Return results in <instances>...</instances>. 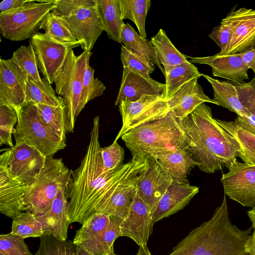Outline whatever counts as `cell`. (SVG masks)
I'll list each match as a JSON object with an SVG mask.
<instances>
[{"label":"cell","mask_w":255,"mask_h":255,"mask_svg":"<svg viewBox=\"0 0 255 255\" xmlns=\"http://www.w3.org/2000/svg\"><path fill=\"white\" fill-rule=\"evenodd\" d=\"M92 53L83 51L76 55L73 50L66 57L57 73L54 84L55 92L65 100L68 108L69 132H73L78 112L83 79Z\"/></svg>","instance_id":"52a82bcc"},{"label":"cell","mask_w":255,"mask_h":255,"mask_svg":"<svg viewBox=\"0 0 255 255\" xmlns=\"http://www.w3.org/2000/svg\"><path fill=\"white\" fill-rule=\"evenodd\" d=\"M220 48V55H225L227 52L232 37V31L227 25L221 23L214 27L208 35Z\"/></svg>","instance_id":"7dc6e473"},{"label":"cell","mask_w":255,"mask_h":255,"mask_svg":"<svg viewBox=\"0 0 255 255\" xmlns=\"http://www.w3.org/2000/svg\"><path fill=\"white\" fill-rule=\"evenodd\" d=\"M222 174L225 194L244 207H255V165L236 159Z\"/></svg>","instance_id":"7c38bea8"},{"label":"cell","mask_w":255,"mask_h":255,"mask_svg":"<svg viewBox=\"0 0 255 255\" xmlns=\"http://www.w3.org/2000/svg\"><path fill=\"white\" fill-rule=\"evenodd\" d=\"M165 84L153 79L150 75L130 68L123 67L121 86L115 106H119L122 101H136L144 95L163 94Z\"/></svg>","instance_id":"e0dca14e"},{"label":"cell","mask_w":255,"mask_h":255,"mask_svg":"<svg viewBox=\"0 0 255 255\" xmlns=\"http://www.w3.org/2000/svg\"><path fill=\"white\" fill-rule=\"evenodd\" d=\"M16 112L18 122L12 133L15 144L34 146L46 157L66 146V142L44 123L34 102H24Z\"/></svg>","instance_id":"5b68a950"},{"label":"cell","mask_w":255,"mask_h":255,"mask_svg":"<svg viewBox=\"0 0 255 255\" xmlns=\"http://www.w3.org/2000/svg\"><path fill=\"white\" fill-rule=\"evenodd\" d=\"M105 255H117L114 252H110Z\"/></svg>","instance_id":"9f6ffc18"},{"label":"cell","mask_w":255,"mask_h":255,"mask_svg":"<svg viewBox=\"0 0 255 255\" xmlns=\"http://www.w3.org/2000/svg\"><path fill=\"white\" fill-rule=\"evenodd\" d=\"M121 138L132 157L144 160L183 147V142L179 120L170 112L161 119L131 129Z\"/></svg>","instance_id":"277c9868"},{"label":"cell","mask_w":255,"mask_h":255,"mask_svg":"<svg viewBox=\"0 0 255 255\" xmlns=\"http://www.w3.org/2000/svg\"><path fill=\"white\" fill-rule=\"evenodd\" d=\"M119 109L123 124L115 141L131 129L161 119L170 112L163 94L144 95L135 102L122 101Z\"/></svg>","instance_id":"30bf717a"},{"label":"cell","mask_w":255,"mask_h":255,"mask_svg":"<svg viewBox=\"0 0 255 255\" xmlns=\"http://www.w3.org/2000/svg\"><path fill=\"white\" fill-rule=\"evenodd\" d=\"M95 8L102 26L110 39L122 43V19L119 0H94Z\"/></svg>","instance_id":"cb8c5ba5"},{"label":"cell","mask_w":255,"mask_h":255,"mask_svg":"<svg viewBox=\"0 0 255 255\" xmlns=\"http://www.w3.org/2000/svg\"><path fill=\"white\" fill-rule=\"evenodd\" d=\"M150 41L165 73L171 68L188 61L187 56L174 46L161 28L151 38Z\"/></svg>","instance_id":"4316f807"},{"label":"cell","mask_w":255,"mask_h":255,"mask_svg":"<svg viewBox=\"0 0 255 255\" xmlns=\"http://www.w3.org/2000/svg\"><path fill=\"white\" fill-rule=\"evenodd\" d=\"M101 153L105 170H111L123 164L124 149L117 141H114L111 145L101 147Z\"/></svg>","instance_id":"f6af8a7d"},{"label":"cell","mask_w":255,"mask_h":255,"mask_svg":"<svg viewBox=\"0 0 255 255\" xmlns=\"http://www.w3.org/2000/svg\"><path fill=\"white\" fill-rule=\"evenodd\" d=\"M64 99L56 95L55 91L45 78L42 82H37L28 78L26 86L25 102L32 101L35 104L58 106Z\"/></svg>","instance_id":"d6a6232c"},{"label":"cell","mask_w":255,"mask_h":255,"mask_svg":"<svg viewBox=\"0 0 255 255\" xmlns=\"http://www.w3.org/2000/svg\"><path fill=\"white\" fill-rule=\"evenodd\" d=\"M56 7L51 0H29L21 7L0 14V33L11 41L31 38L46 15Z\"/></svg>","instance_id":"ba28073f"},{"label":"cell","mask_w":255,"mask_h":255,"mask_svg":"<svg viewBox=\"0 0 255 255\" xmlns=\"http://www.w3.org/2000/svg\"><path fill=\"white\" fill-rule=\"evenodd\" d=\"M10 60L15 64L28 78L42 82L39 73L36 55L32 45H22L12 53Z\"/></svg>","instance_id":"d590c367"},{"label":"cell","mask_w":255,"mask_h":255,"mask_svg":"<svg viewBox=\"0 0 255 255\" xmlns=\"http://www.w3.org/2000/svg\"><path fill=\"white\" fill-rule=\"evenodd\" d=\"M67 184L59 189L48 211L34 214L42 225L44 235H52L63 241H67L70 224L67 217L68 202L65 195Z\"/></svg>","instance_id":"d6986e66"},{"label":"cell","mask_w":255,"mask_h":255,"mask_svg":"<svg viewBox=\"0 0 255 255\" xmlns=\"http://www.w3.org/2000/svg\"><path fill=\"white\" fill-rule=\"evenodd\" d=\"M232 31L229 47L225 55H234L255 48V9L241 7L231 11L222 19Z\"/></svg>","instance_id":"4fadbf2b"},{"label":"cell","mask_w":255,"mask_h":255,"mask_svg":"<svg viewBox=\"0 0 255 255\" xmlns=\"http://www.w3.org/2000/svg\"><path fill=\"white\" fill-rule=\"evenodd\" d=\"M235 121L241 128L255 135V117L251 114L237 115Z\"/></svg>","instance_id":"c3c4849f"},{"label":"cell","mask_w":255,"mask_h":255,"mask_svg":"<svg viewBox=\"0 0 255 255\" xmlns=\"http://www.w3.org/2000/svg\"><path fill=\"white\" fill-rule=\"evenodd\" d=\"M217 122L237 140L241 147L238 156L244 162L255 165V135L241 128L236 121L216 119Z\"/></svg>","instance_id":"1f68e13d"},{"label":"cell","mask_w":255,"mask_h":255,"mask_svg":"<svg viewBox=\"0 0 255 255\" xmlns=\"http://www.w3.org/2000/svg\"><path fill=\"white\" fill-rule=\"evenodd\" d=\"M252 228L242 230L232 224L225 194L212 218L192 230L168 255H250L245 246Z\"/></svg>","instance_id":"3957f363"},{"label":"cell","mask_w":255,"mask_h":255,"mask_svg":"<svg viewBox=\"0 0 255 255\" xmlns=\"http://www.w3.org/2000/svg\"><path fill=\"white\" fill-rule=\"evenodd\" d=\"M192 63L206 64L212 68L215 77L223 78L234 84L245 83L249 79V69L243 62L239 54L220 55L218 53L205 57H188Z\"/></svg>","instance_id":"ffe728a7"},{"label":"cell","mask_w":255,"mask_h":255,"mask_svg":"<svg viewBox=\"0 0 255 255\" xmlns=\"http://www.w3.org/2000/svg\"><path fill=\"white\" fill-rule=\"evenodd\" d=\"M38 69L50 84L54 83L69 52L81 46L80 41L62 42L45 33L37 32L30 38Z\"/></svg>","instance_id":"8fae6325"},{"label":"cell","mask_w":255,"mask_h":255,"mask_svg":"<svg viewBox=\"0 0 255 255\" xmlns=\"http://www.w3.org/2000/svg\"><path fill=\"white\" fill-rule=\"evenodd\" d=\"M197 80L194 79L184 85L167 100L170 112L179 120L184 119L203 103L207 102L220 106L214 99H211L204 93Z\"/></svg>","instance_id":"44dd1931"},{"label":"cell","mask_w":255,"mask_h":255,"mask_svg":"<svg viewBox=\"0 0 255 255\" xmlns=\"http://www.w3.org/2000/svg\"><path fill=\"white\" fill-rule=\"evenodd\" d=\"M0 168L13 180L29 185L44 166L46 157L35 147L25 143L2 149Z\"/></svg>","instance_id":"9c48e42d"},{"label":"cell","mask_w":255,"mask_h":255,"mask_svg":"<svg viewBox=\"0 0 255 255\" xmlns=\"http://www.w3.org/2000/svg\"><path fill=\"white\" fill-rule=\"evenodd\" d=\"M29 0H3L0 3V14H2L22 7Z\"/></svg>","instance_id":"681fc988"},{"label":"cell","mask_w":255,"mask_h":255,"mask_svg":"<svg viewBox=\"0 0 255 255\" xmlns=\"http://www.w3.org/2000/svg\"><path fill=\"white\" fill-rule=\"evenodd\" d=\"M121 41L128 49L152 62L165 76V70L159 63L150 41L142 38L128 23H125L122 27Z\"/></svg>","instance_id":"83f0119b"},{"label":"cell","mask_w":255,"mask_h":255,"mask_svg":"<svg viewBox=\"0 0 255 255\" xmlns=\"http://www.w3.org/2000/svg\"><path fill=\"white\" fill-rule=\"evenodd\" d=\"M0 255H33L24 239L10 233L0 235Z\"/></svg>","instance_id":"7bdbcfd3"},{"label":"cell","mask_w":255,"mask_h":255,"mask_svg":"<svg viewBox=\"0 0 255 255\" xmlns=\"http://www.w3.org/2000/svg\"><path fill=\"white\" fill-rule=\"evenodd\" d=\"M154 223L152 213L136 193L127 216L121 221V236L130 238L139 246H146Z\"/></svg>","instance_id":"2e32d148"},{"label":"cell","mask_w":255,"mask_h":255,"mask_svg":"<svg viewBox=\"0 0 255 255\" xmlns=\"http://www.w3.org/2000/svg\"><path fill=\"white\" fill-rule=\"evenodd\" d=\"M94 69L87 64L83 79L78 112L80 113L86 105L91 100L104 94L106 87L97 78L94 77Z\"/></svg>","instance_id":"f35d334b"},{"label":"cell","mask_w":255,"mask_h":255,"mask_svg":"<svg viewBox=\"0 0 255 255\" xmlns=\"http://www.w3.org/2000/svg\"><path fill=\"white\" fill-rule=\"evenodd\" d=\"M110 220V215L101 213L94 214L85 220L82 227L76 231L73 243L85 248L104 233Z\"/></svg>","instance_id":"f546056e"},{"label":"cell","mask_w":255,"mask_h":255,"mask_svg":"<svg viewBox=\"0 0 255 255\" xmlns=\"http://www.w3.org/2000/svg\"><path fill=\"white\" fill-rule=\"evenodd\" d=\"M238 54L245 65L253 70L255 77V48Z\"/></svg>","instance_id":"f907efd6"},{"label":"cell","mask_w":255,"mask_h":255,"mask_svg":"<svg viewBox=\"0 0 255 255\" xmlns=\"http://www.w3.org/2000/svg\"><path fill=\"white\" fill-rule=\"evenodd\" d=\"M28 77L10 59H0V105L10 106L17 111L25 101Z\"/></svg>","instance_id":"9a60e30c"},{"label":"cell","mask_w":255,"mask_h":255,"mask_svg":"<svg viewBox=\"0 0 255 255\" xmlns=\"http://www.w3.org/2000/svg\"><path fill=\"white\" fill-rule=\"evenodd\" d=\"M123 20L129 19L136 25L138 34L146 38L145 19L149 11L150 0H119Z\"/></svg>","instance_id":"836d02e7"},{"label":"cell","mask_w":255,"mask_h":255,"mask_svg":"<svg viewBox=\"0 0 255 255\" xmlns=\"http://www.w3.org/2000/svg\"><path fill=\"white\" fill-rule=\"evenodd\" d=\"M211 85L214 93V99L220 106L235 113L237 115H249L247 111L240 103L237 91L234 84L230 81H221L207 75L201 73Z\"/></svg>","instance_id":"484cf974"},{"label":"cell","mask_w":255,"mask_h":255,"mask_svg":"<svg viewBox=\"0 0 255 255\" xmlns=\"http://www.w3.org/2000/svg\"><path fill=\"white\" fill-rule=\"evenodd\" d=\"M198 192L199 188L189 182L173 180L152 214L154 223L182 209Z\"/></svg>","instance_id":"7402d4cb"},{"label":"cell","mask_w":255,"mask_h":255,"mask_svg":"<svg viewBox=\"0 0 255 255\" xmlns=\"http://www.w3.org/2000/svg\"><path fill=\"white\" fill-rule=\"evenodd\" d=\"M178 120L183 133V148L200 170L213 173L224 167L229 169L237 159L239 143L217 122L205 103Z\"/></svg>","instance_id":"7a4b0ae2"},{"label":"cell","mask_w":255,"mask_h":255,"mask_svg":"<svg viewBox=\"0 0 255 255\" xmlns=\"http://www.w3.org/2000/svg\"><path fill=\"white\" fill-rule=\"evenodd\" d=\"M57 7L52 11L60 17H69L79 10L95 6L94 0H50Z\"/></svg>","instance_id":"ee69618b"},{"label":"cell","mask_w":255,"mask_h":255,"mask_svg":"<svg viewBox=\"0 0 255 255\" xmlns=\"http://www.w3.org/2000/svg\"><path fill=\"white\" fill-rule=\"evenodd\" d=\"M245 248L250 255H255V230L248 240Z\"/></svg>","instance_id":"816d5d0a"},{"label":"cell","mask_w":255,"mask_h":255,"mask_svg":"<svg viewBox=\"0 0 255 255\" xmlns=\"http://www.w3.org/2000/svg\"><path fill=\"white\" fill-rule=\"evenodd\" d=\"M70 173L61 158L46 157L44 167L23 196L25 212L36 214L48 211L59 189L67 183Z\"/></svg>","instance_id":"8992f818"},{"label":"cell","mask_w":255,"mask_h":255,"mask_svg":"<svg viewBox=\"0 0 255 255\" xmlns=\"http://www.w3.org/2000/svg\"><path fill=\"white\" fill-rule=\"evenodd\" d=\"M17 122L18 115L14 108L6 105H0V146L5 144L10 148L14 147L12 134Z\"/></svg>","instance_id":"60d3db41"},{"label":"cell","mask_w":255,"mask_h":255,"mask_svg":"<svg viewBox=\"0 0 255 255\" xmlns=\"http://www.w3.org/2000/svg\"><path fill=\"white\" fill-rule=\"evenodd\" d=\"M29 185L12 180L0 168V211L12 219L25 212L23 196Z\"/></svg>","instance_id":"603a6c76"},{"label":"cell","mask_w":255,"mask_h":255,"mask_svg":"<svg viewBox=\"0 0 255 255\" xmlns=\"http://www.w3.org/2000/svg\"><path fill=\"white\" fill-rule=\"evenodd\" d=\"M35 105L44 123L61 139L66 141V135L69 132V121L68 108L65 100L56 107Z\"/></svg>","instance_id":"4dcf8cb0"},{"label":"cell","mask_w":255,"mask_h":255,"mask_svg":"<svg viewBox=\"0 0 255 255\" xmlns=\"http://www.w3.org/2000/svg\"><path fill=\"white\" fill-rule=\"evenodd\" d=\"M136 255H151L147 245L139 246L138 251Z\"/></svg>","instance_id":"db71d44e"},{"label":"cell","mask_w":255,"mask_h":255,"mask_svg":"<svg viewBox=\"0 0 255 255\" xmlns=\"http://www.w3.org/2000/svg\"><path fill=\"white\" fill-rule=\"evenodd\" d=\"M121 221L111 216L109 226L104 233L84 249L93 255H105L114 251L115 240L121 236Z\"/></svg>","instance_id":"e575fe53"},{"label":"cell","mask_w":255,"mask_h":255,"mask_svg":"<svg viewBox=\"0 0 255 255\" xmlns=\"http://www.w3.org/2000/svg\"><path fill=\"white\" fill-rule=\"evenodd\" d=\"M10 233L24 239L44 236L41 224L34 214L27 211L13 219Z\"/></svg>","instance_id":"74e56055"},{"label":"cell","mask_w":255,"mask_h":255,"mask_svg":"<svg viewBox=\"0 0 255 255\" xmlns=\"http://www.w3.org/2000/svg\"><path fill=\"white\" fill-rule=\"evenodd\" d=\"M234 85L242 105L255 117V77L248 82Z\"/></svg>","instance_id":"bcb514c9"},{"label":"cell","mask_w":255,"mask_h":255,"mask_svg":"<svg viewBox=\"0 0 255 255\" xmlns=\"http://www.w3.org/2000/svg\"><path fill=\"white\" fill-rule=\"evenodd\" d=\"M121 59L123 67L132 68L141 73L150 75L155 69V65L151 61L139 56L121 46Z\"/></svg>","instance_id":"b9f144b4"},{"label":"cell","mask_w":255,"mask_h":255,"mask_svg":"<svg viewBox=\"0 0 255 255\" xmlns=\"http://www.w3.org/2000/svg\"><path fill=\"white\" fill-rule=\"evenodd\" d=\"M76 255H93L91 253L80 246H77Z\"/></svg>","instance_id":"11a10c76"},{"label":"cell","mask_w":255,"mask_h":255,"mask_svg":"<svg viewBox=\"0 0 255 255\" xmlns=\"http://www.w3.org/2000/svg\"><path fill=\"white\" fill-rule=\"evenodd\" d=\"M39 29L44 30L45 33L62 42L78 41L64 20L52 11L46 15Z\"/></svg>","instance_id":"8d00e7d4"},{"label":"cell","mask_w":255,"mask_h":255,"mask_svg":"<svg viewBox=\"0 0 255 255\" xmlns=\"http://www.w3.org/2000/svg\"><path fill=\"white\" fill-rule=\"evenodd\" d=\"M146 168L137 181V195L153 213L163 195L173 182L157 159L147 160Z\"/></svg>","instance_id":"5bb4252c"},{"label":"cell","mask_w":255,"mask_h":255,"mask_svg":"<svg viewBox=\"0 0 255 255\" xmlns=\"http://www.w3.org/2000/svg\"><path fill=\"white\" fill-rule=\"evenodd\" d=\"M155 159H157L173 180L181 182H189L187 176L191 169L196 166V163L183 147H179L160 155Z\"/></svg>","instance_id":"d4e9b609"},{"label":"cell","mask_w":255,"mask_h":255,"mask_svg":"<svg viewBox=\"0 0 255 255\" xmlns=\"http://www.w3.org/2000/svg\"><path fill=\"white\" fill-rule=\"evenodd\" d=\"M164 98L167 101L191 80L201 76L197 68L189 60L171 68L165 73Z\"/></svg>","instance_id":"f1b7e54d"},{"label":"cell","mask_w":255,"mask_h":255,"mask_svg":"<svg viewBox=\"0 0 255 255\" xmlns=\"http://www.w3.org/2000/svg\"><path fill=\"white\" fill-rule=\"evenodd\" d=\"M100 118H94L90 140L80 166L70 170L66 185L69 223L84 222L95 213L103 212L123 167L104 169L99 141Z\"/></svg>","instance_id":"6da1fadb"},{"label":"cell","mask_w":255,"mask_h":255,"mask_svg":"<svg viewBox=\"0 0 255 255\" xmlns=\"http://www.w3.org/2000/svg\"><path fill=\"white\" fill-rule=\"evenodd\" d=\"M248 215L252 222V228L255 230V207L252 208L247 212Z\"/></svg>","instance_id":"f5cc1de1"},{"label":"cell","mask_w":255,"mask_h":255,"mask_svg":"<svg viewBox=\"0 0 255 255\" xmlns=\"http://www.w3.org/2000/svg\"><path fill=\"white\" fill-rule=\"evenodd\" d=\"M70 27L83 51L91 52L104 31L95 6L81 9L69 17H61Z\"/></svg>","instance_id":"ac0fdd59"},{"label":"cell","mask_w":255,"mask_h":255,"mask_svg":"<svg viewBox=\"0 0 255 255\" xmlns=\"http://www.w3.org/2000/svg\"><path fill=\"white\" fill-rule=\"evenodd\" d=\"M40 245L34 255H76L77 245L71 240L63 241L52 235L40 238Z\"/></svg>","instance_id":"ab89813d"}]
</instances>
